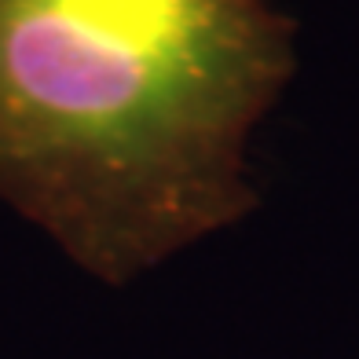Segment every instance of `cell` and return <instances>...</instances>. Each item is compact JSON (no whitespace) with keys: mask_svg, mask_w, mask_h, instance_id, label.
I'll return each mask as SVG.
<instances>
[{"mask_svg":"<svg viewBox=\"0 0 359 359\" xmlns=\"http://www.w3.org/2000/svg\"><path fill=\"white\" fill-rule=\"evenodd\" d=\"M293 70L275 0H0V202L125 286L257 209Z\"/></svg>","mask_w":359,"mask_h":359,"instance_id":"obj_1","label":"cell"}]
</instances>
